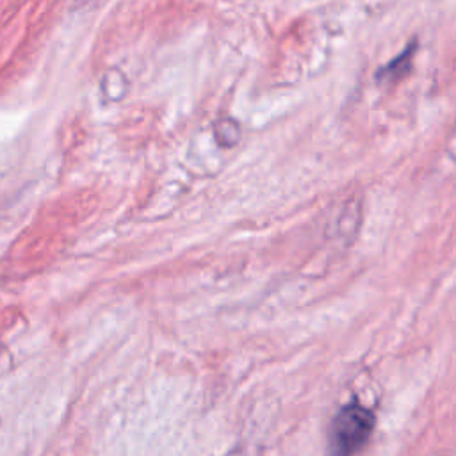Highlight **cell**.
<instances>
[{
	"mask_svg": "<svg viewBox=\"0 0 456 456\" xmlns=\"http://www.w3.org/2000/svg\"><path fill=\"white\" fill-rule=\"evenodd\" d=\"M374 428V413L362 404L344 406L333 419L328 442V456H353L369 440Z\"/></svg>",
	"mask_w": 456,
	"mask_h": 456,
	"instance_id": "1",
	"label": "cell"
},
{
	"mask_svg": "<svg viewBox=\"0 0 456 456\" xmlns=\"http://www.w3.org/2000/svg\"><path fill=\"white\" fill-rule=\"evenodd\" d=\"M413 50H415V45L408 46L401 55H397L392 62H388L385 68H381L379 75L381 77H394V78H397L401 73H406L408 68H410V59H411Z\"/></svg>",
	"mask_w": 456,
	"mask_h": 456,
	"instance_id": "2",
	"label": "cell"
}]
</instances>
